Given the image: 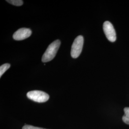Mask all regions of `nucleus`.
Here are the masks:
<instances>
[{
  "instance_id": "obj_5",
  "label": "nucleus",
  "mask_w": 129,
  "mask_h": 129,
  "mask_svg": "<svg viewBox=\"0 0 129 129\" xmlns=\"http://www.w3.org/2000/svg\"><path fill=\"white\" fill-rule=\"evenodd\" d=\"M32 34V31L26 28H22L18 29L14 33L13 38L15 40H23L30 37Z\"/></svg>"
},
{
  "instance_id": "obj_6",
  "label": "nucleus",
  "mask_w": 129,
  "mask_h": 129,
  "mask_svg": "<svg viewBox=\"0 0 129 129\" xmlns=\"http://www.w3.org/2000/svg\"><path fill=\"white\" fill-rule=\"evenodd\" d=\"M124 115L122 117V120L126 124L129 125V108L126 107L124 109Z\"/></svg>"
},
{
  "instance_id": "obj_2",
  "label": "nucleus",
  "mask_w": 129,
  "mask_h": 129,
  "mask_svg": "<svg viewBox=\"0 0 129 129\" xmlns=\"http://www.w3.org/2000/svg\"><path fill=\"white\" fill-rule=\"evenodd\" d=\"M28 99L34 102L42 103L47 101L49 99V96L46 93L40 90H33L27 93Z\"/></svg>"
},
{
  "instance_id": "obj_1",
  "label": "nucleus",
  "mask_w": 129,
  "mask_h": 129,
  "mask_svg": "<svg viewBox=\"0 0 129 129\" xmlns=\"http://www.w3.org/2000/svg\"><path fill=\"white\" fill-rule=\"evenodd\" d=\"M60 44L59 40H55L50 44L42 56V62L46 63L53 59L59 48Z\"/></svg>"
},
{
  "instance_id": "obj_9",
  "label": "nucleus",
  "mask_w": 129,
  "mask_h": 129,
  "mask_svg": "<svg viewBox=\"0 0 129 129\" xmlns=\"http://www.w3.org/2000/svg\"><path fill=\"white\" fill-rule=\"evenodd\" d=\"M22 129H46L42 128H40V127H34L32 125H25Z\"/></svg>"
},
{
  "instance_id": "obj_8",
  "label": "nucleus",
  "mask_w": 129,
  "mask_h": 129,
  "mask_svg": "<svg viewBox=\"0 0 129 129\" xmlns=\"http://www.w3.org/2000/svg\"><path fill=\"white\" fill-rule=\"evenodd\" d=\"M6 2L12 5L18 6H21L23 4V1L22 0H7Z\"/></svg>"
},
{
  "instance_id": "obj_4",
  "label": "nucleus",
  "mask_w": 129,
  "mask_h": 129,
  "mask_svg": "<svg viewBox=\"0 0 129 129\" xmlns=\"http://www.w3.org/2000/svg\"><path fill=\"white\" fill-rule=\"evenodd\" d=\"M103 31L107 39L111 42L116 40V34L113 25L109 21H105L103 25Z\"/></svg>"
},
{
  "instance_id": "obj_3",
  "label": "nucleus",
  "mask_w": 129,
  "mask_h": 129,
  "mask_svg": "<svg viewBox=\"0 0 129 129\" xmlns=\"http://www.w3.org/2000/svg\"><path fill=\"white\" fill-rule=\"evenodd\" d=\"M84 38L82 36H79L74 40L72 44L71 55L74 58H77L80 55L83 48Z\"/></svg>"
},
{
  "instance_id": "obj_7",
  "label": "nucleus",
  "mask_w": 129,
  "mask_h": 129,
  "mask_svg": "<svg viewBox=\"0 0 129 129\" xmlns=\"http://www.w3.org/2000/svg\"><path fill=\"white\" fill-rule=\"evenodd\" d=\"M10 68V64L8 63L3 64L0 67V77L2 76V75L5 73L6 70Z\"/></svg>"
}]
</instances>
